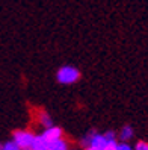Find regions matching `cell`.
Returning <instances> with one entry per match:
<instances>
[{"label": "cell", "instance_id": "9c48e42d", "mask_svg": "<svg viewBox=\"0 0 148 150\" xmlns=\"http://www.w3.org/2000/svg\"><path fill=\"white\" fill-rule=\"evenodd\" d=\"M3 150H21V149L14 139H9L6 143H3Z\"/></svg>", "mask_w": 148, "mask_h": 150}, {"label": "cell", "instance_id": "5b68a950", "mask_svg": "<svg viewBox=\"0 0 148 150\" xmlns=\"http://www.w3.org/2000/svg\"><path fill=\"white\" fill-rule=\"evenodd\" d=\"M30 150H48V141L42 137V134L35 135V138L32 141V146H30Z\"/></svg>", "mask_w": 148, "mask_h": 150}, {"label": "cell", "instance_id": "4fadbf2b", "mask_svg": "<svg viewBox=\"0 0 148 150\" xmlns=\"http://www.w3.org/2000/svg\"><path fill=\"white\" fill-rule=\"evenodd\" d=\"M103 135H104V138H106L107 141H115L116 139V134L114 130H107V132H104Z\"/></svg>", "mask_w": 148, "mask_h": 150}, {"label": "cell", "instance_id": "8992f818", "mask_svg": "<svg viewBox=\"0 0 148 150\" xmlns=\"http://www.w3.org/2000/svg\"><path fill=\"white\" fill-rule=\"evenodd\" d=\"M69 149H71V147H69L68 141L64 139V137L48 143V150H69Z\"/></svg>", "mask_w": 148, "mask_h": 150}, {"label": "cell", "instance_id": "7a4b0ae2", "mask_svg": "<svg viewBox=\"0 0 148 150\" xmlns=\"http://www.w3.org/2000/svg\"><path fill=\"white\" fill-rule=\"evenodd\" d=\"M33 138H35V134H32L30 130H24V129L14 130V134H12V139L20 146L21 150H30Z\"/></svg>", "mask_w": 148, "mask_h": 150}, {"label": "cell", "instance_id": "e0dca14e", "mask_svg": "<svg viewBox=\"0 0 148 150\" xmlns=\"http://www.w3.org/2000/svg\"><path fill=\"white\" fill-rule=\"evenodd\" d=\"M69 150H74V149H69Z\"/></svg>", "mask_w": 148, "mask_h": 150}, {"label": "cell", "instance_id": "30bf717a", "mask_svg": "<svg viewBox=\"0 0 148 150\" xmlns=\"http://www.w3.org/2000/svg\"><path fill=\"white\" fill-rule=\"evenodd\" d=\"M89 143H91V137H89V134H86V135L80 139V147L88 149V147H89Z\"/></svg>", "mask_w": 148, "mask_h": 150}, {"label": "cell", "instance_id": "5bb4252c", "mask_svg": "<svg viewBox=\"0 0 148 150\" xmlns=\"http://www.w3.org/2000/svg\"><path fill=\"white\" fill-rule=\"evenodd\" d=\"M116 144H118L116 139L115 141H107V144H106V147H104V150H115L116 149Z\"/></svg>", "mask_w": 148, "mask_h": 150}, {"label": "cell", "instance_id": "277c9868", "mask_svg": "<svg viewBox=\"0 0 148 150\" xmlns=\"http://www.w3.org/2000/svg\"><path fill=\"white\" fill-rule=\"evenodd\" d=\"M42 137H44L48 143H51V141H55V139H59V138H62L64 137V132L60 127L58 126H51V127H47L44 132H42Z\"/></svg>", "mask_w": 148, "mask_h": 150}, {"label": "cell", "instance_id": "6da1fadb", "mask_svg": "<svg viewBox=\"0 0 148 150\" xmlns=\"http://www.w3.org/2000/svg\"><path fill=\"white\" fill-rule=\"evenodd\" d=\"M56 79L62 85H71V83H76L80 79V71L73 65H64L58 70Z\"/></svg>", "mask_w": 148, "mask_h": 150}, {"label": "cell", "instance_id": "2e32d148", "mask_svg": "<svg viewBox=\"0 0 148 150\" xmlns=\"http://www.w3.org/2000/svg\"><path fill=\"white\" fill-rule=\"evenodd\" d=\"M83 150H94V149H91V147H88V149H83Z\"/></svg>", "mask_w": 148, "mask_h": 150}, {"label": "cell", "instance_id": "52a82bcc", "mask_svg": "<svg viewBox=\"0 0 148 150\" xmlns=\"http://www.w3.org/2000/svg\"><path fill=\"white\" fill-rule=\"evenodd\" d=\"M133 135H135L133 127L130 126V125H126V126L121 127L119 135H118V137H119V139H121V141H124V143H128V141L133 138Z\"/></svg>", "mask_w": 148, "mask_h": 150}, {"label": "cell", "instance_id": "3957f363", "mask_svg": "<svg viewBox=\"0 0 148 150\" xmlns=\"http://www.w3.org/2000/svg\"><path fill=\"white\" fill-rule=\"evenodd\" d=\"M89 137H91V143H89V147L94 149V150H104V147H106L107 144V139L104 138L103 134H98L97 130H89L88 132Z\"/></svg>", "mask_w": 148, "mask_h": 150}, {"label": "cell", "instance_id": "ba28073f", "mask_svg": "<svg viewBox=\"0 0 148 150\" xmlns=\"http://www.w3.org/2000/svg\"><path fill=\"white\" fill-rule=\"evenodd\" d=\"M39 123H41V125L44 126L46 129L53 126V120H51V117L48 115L47 112H41V114H39Z\"/></svg>", "mask_w": 148, "mask_h": 150}, {"label": "cell", "instance_id": "9a60e30c", "mask_svg": "<svg viewBox=\"0 0 148 150\" xmlns=\"http://www.w3.org/2000/svg\"><path fill=\"white\" fill-rule=\"evenodd\" d=\"M0 150H3V143H0Z\"/></svg>", "mask_w": 148, "mask_h": 150}, {"label": "cell", "instance_id": "7c38bea8", "mask_svg": "<svg viewBox=\"0 0 148 150\" xmlns=\"http://www.w3.org/2000/svg\"><path fill=\"white\" fill-rule=\"evenodd\" d=\"M115 150H133V147L130 146L128 143H124V141H121V143L116 144V149Z\"/></svg>", "mask_w": 148, "mask_h": 150}, {"label": "cell", "instance_id": "8fae6325", "mask_svg": "<svg viewBox=\"0 0 148 150\" xmlns=\"http://www.w3.org/2000/svg\"><path fill=\"white\" fill-rule=\"evenodd\" d=\"M133 150H148V143L147 141H137Z\"/></svg>", "mask_w": 148, "mask_h": 150}]
</instances>
